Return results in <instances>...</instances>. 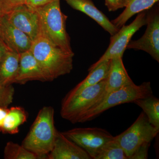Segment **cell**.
Listing matches in <instances>:
<instances>
[{
  "mask_svg": "<svg viewBox=\"0 0 159 159\" xmlns=\"http://www.w3.org/2000/svg\"><path fill=\"white\" fill-rule=\"evenodd\" d=\"M30 51L51 81L73 70L74 52L61 48L42 33L33 41Z\"/></svg>",
  "mask_w": 159,
  "mask_h": 159,
  "instance_id": "6da1fadb",
  "label": "cell"
},
{
  "mask_svg": "<svg viewBox=\"0 0 159 159\" xmlns=\"http://www.w3.org/2000/svg\"><path fill=\"white\" fill-rule=\"evenodd\" d=\"M54 115L52 107L44 106L41 109L22 142L23 146L40 159H47L54 146L57 131L54 125Z\"/></svg>",
  "mask_w": 159,
  "mask_h": 159,
  "instance_id": "7a4b0ae2",
  "label": "cell"
},
{
  "mask_svg": "<svg viewBox=\"0 0 159 159\" xmlns=\"http://www.w3.org/2000/svg\"><path fill=\"white\" fill-rule=\"evenodd\" d=\"M34 9L39 16L42 34L61 48L73 52L70 36L66 30L67 16L61 10L60 0H54Z\"/></svg>",
  "mask_w": 159,
  "mask_h": 159,
  "instance_id": "3957f363",
  "label": "cell"
},
{
  "mask_svg": "<svg viewBox=\"0 0 159 159\" xmlns=\"http://www.w3.org/2000/svg\"><path fill=\"white\" fill-rule=\"evenodd\" d=\"M106 78L88 87L68 99H62L60 115L72 123H80L84 114L103 100Z\"/></svg>",
  "mask_w": 159,
  "mask_h": 159,
  "instance_id": "277c9868",
  "label": "cell"
},
{
  "mask_svg": "<svg viewBox=\"0 0 159 159\" xmlns=\"http://www.w3.org/2000/svg\"><path fill=\"white\" fill-rule=\"evenodd\" d=\"M153 94L150 82L143 83L139 85L134 83L122 87L107 95L98 105L88 111L80 123L91 121L103 112L116 106L134 102Z\"/></svg>",
  "mask_w": 159,
  "mask_h": 159,
  "instance_id": "5b68a950",
  "label": "cell"
},
{
  "mask_svg": "<svg viewBox=\"0 0 159 159\" xmlns=\"http://www.w3.org/2000/svg\"><path fill=\"white\" fill-rule=\"evenodd\" d=\"M159 129L152 125L142 111L129 128L115 139L122 147L128 159L144 144L151 142L159 133Z\"/></svg>",
  "mask_w": 159,
  "mask_h": 159,
  "instance_id": "8992f818",
  "label": "cell"
},
{
  "mask_svg": "<svg viewBox=\"0 0 159 159\" xmlns=\"http://www.w3.org/2000/svg\"><path fill=\"white\" fill-rule=\"evenodd\" d=\"M62 133L93 159H96L102 148L115 137L105 129L97 127L74 128Z\"/></svg>",
  "mask_w": 159,
  "mask_h": 159,
  "instance_id": "52a82bcc",
  "label": "cell"
},
{
  "mask_svg": "<svg viewBox=\"0 0 159 159\" xmlns=\"http://www.w3.org/2000/svg\"><path fill=\"white\" fill-rule=\"evenodd\" d=\"M147 12L143 11L137 15L135 19L130 25L121 27L116 34L111 36L110 43L107 50L99 60L89 69V72L105 61L116 56L122 57L129 43L134 34L142 26L147 24Z\"/></svg>",
  "mask_w": 159,
  "mask_h": 159,
  "instance_id": "ba28073f",
  "label": "cell"
},
{
  "mask_svg": "<svg viewBox=\"0 0 159 159\" xmlns=\"http://www.w3.org/2000/svg\"><path fill=\"white\" fill-rule=\"evenodd\" d=\"M147 29L141 38L130 40L126 49L142 50L159 62V14L157 9L147 15Z\"/></svg>",
  "mask_w": 159,
  "mask_h": 159,
  "instance_id": "9c48e42d",
  "label": "cell"
},
{
  "mask_svg": "<svg viewBox=\"0 0 159 159\" xmlns=\"http://www.w3.org/2000/svg\"><path fill=\"white\" fill-rule=\"evenodd\" d=\"M3 16L14 27L29 36L32 41L41 34L40 21L37 11L26 4L16 7Z\"/></svg>",
  "mask_w": 159,
  "mask_h": 159,
  "instance_id": "30bf717a",
  "label": "cell"
},
{
  "mask_svg": "<svg viewBox=\"0 0 159 159\" xmlns=\"http://www.w3.org/2000/svg\"><path fill=\"white\" fill-rule=\"evenodd\" d=\"M0 38L9 50L19 54L29 51L33 42L29 36L11 25L4 16L0 20Z\"/></svg>",
  "mask_w": 159,
  "mask_h": 159,
  "instance_id": "8fae6325",
  "label": "cell"
},
{
  "mask_svg": "<svg viewBox=\"0 0 159 159\" xmlns=\"http://www.w3.org/2000/svg\"><path fill=\"white\" fill-rule=\"evenodd\" d=\"M31 80L51 81L29 50L20 54L19 68L14 83L24 84Z\"/></svg>",
  "mask_w": 159,
  "mask_h": 159,
  "instance_id": "7c38bea8",
  "label": "cell"
},
{
  "mask_svg": "<svg viewBox=\"0 0 159 159\" xmlns=\"http://www.w3.org/2000/svg\"><path fill=\"white\" fill-rule=\"evenodd\" d=\"M48 159H92L88 153L57 131L54 146Z\"/></svg>",
  "mask_w": 159,
  "mask_h": 159,
  "instance_id": "4fadbf2b",
  "label": "cell"
},
{
  "mask_svg": "<svg viewBox=\"0 0 159 159\" xmlns=\"http://www.w3.org/2000/svg\"><path fill=\"white\" fill-rule=\"evenodd\" d=\"M122 57L121 56H116L111 60L110 66L106 78L105 94L103 100L108 94L113 91L134 83L125 70Z\"/></svg>",
  "mask_w": 159,
  "mask_h": 159,
  "instance_id": "5bb4252c",
  "label": "cell"
},
{
  "mask_svg": "<svg viewBox=\"0 0 159 159\" xmlns=\"http://www.w3.org/2000/svg\"><path fill=\"white\" fill-rule=\"evenodd\" d=\"M68 5L75 10L85 13L108 32L111 36L119 31L105 14L98 9L92 0H64Z\"/></svg>",
  "mask_w": 159,
  "mask_h": 159,
  "instance_id": "9a60e30c",
  "label": "cell"
},
{
  "mask_svg": "<svg viewBox=\"0 0 159 159\" xmlns=\"http://www.w3.org/2000/svg\"><path fill=\"white\" fill-rule=\"evenodd\" d=\"M20 54L9 50L0 62V83L4 85L14 83L20 65Z\"/></svg>",
  "mask_w": 159,
  "mask_h": 159,
  "instance_id": "2e32d148",
  "label": "cell"
},
{
  "mask_svg": "<svg viewBox=\"0 0 159 159\" xmlns=\"http://www.w3.org/2000/svg\"><path fill=\"white\" fill-rule=\"evenodd\" d=\"M111 60L101 63L93 70L89 71L85 79L70 91L63 99H70L86 88L95 85L106 79L110 66Z\"/></svg>",
  "mask_w": 159,
  "mask_h": 159,
  "instance_id": "e0dca14e",
  "label": "cell"
},
{
  "mask_svg": "<svg viewBox=\"0 0 159 159\" xmlns=\"http://www.w3.org/2000/svg\"><path fill=\"white\" fill-rule=\"evenodd\" d=\"M159 0H125V9L111 23L119 29L131 17L137 13L150 9Z\"/></svg>",
  "mask_w": 159,
  "mask_h": 159,
  "instance_id": "ac0fdd59",
  "label": "cell"
},
{
  "mask_svg": "<svg viewBox=\"0 0 159 159\" xmlns=\"http://www.w3.org/2000/svg\"><path fill=\"white\" fill-rule=\"evenodd\" d=\"M27 117L26 112L22 107H12L9 109L0 131L10 134L18 133L19 128L27 121Z\"/></svg>",
  "mask_w": 159,
  "mask_h": 159,
  "instance_id": "d6986e66",
  "label": "cell"
},
{
  "mask_svg": "<svg viewBox=\"0 0 159 159\" xmlns=\"http://www.w3.org/2000/svg\"><path fill=\"white\" fill-rule=\"evenodd\" d=\"M134 103L143 110L149 122L159 129V99L153 94L145 98L137 99Z\"/></svg>",
  "mask_w": 159,
  "mask_h": 159,
  "instance_id": "ffe728a7",
  "label": "cell"
},
{
  "mask_svg": "<svg viewBox=\"0 0 159 159\" xmlns=\"http://www.w3.org/2000/svg\"><path fill=\"white\" fill-rule=\"evenodd\" d=\"M4 157L6 159H40L38 156L28 150L22 145L12 142L6 143L4 148Z\"/></svg>",
  "mask_w": 159,
  "mask_h": 159,
  "instance_id": "44dd1931",
  "label": "cell"
},
{
  "mask_svg": "<svg viewBox=\"0 0 159 159\" xmlns=\"http://www.w3.org/2000/svg\"><path fill=\"white\" fill-rule=\"evenodd\" d=\"M124 150L115 139L102 148L96 159H128Z\"/></svg>",
  "mask_w": 159,
  "mask_h": 159,
  "instance_id": "7402d4cb",
  "label": "cell"
},
{
  "mask_svg": "<svg viewBox=\"0 0 159 159\" xmlns=\"http://www.w3.org/2000/svg\"><path fill=\"white\" fill-rule=\"evenodd\" d=\"M14 94L12 85H4L0 83V107L8 108L13 101Z\"/></svg>",
  "mask_w": 159,
  "mask_h": 159,
  "instance_id": "603a6c76",
  "label": "cell"
},
{
  "mask_svg": "<svg viewBox=\"0 0 159 159\" xmlns=\"http://www.w3.org/2000/svg\"><path fill=\"white\" fill-rule=\"evenodd\" d=\"M27 0H2L0 14L6 15L16 7L26 4Z\"/></svg>",
  "mask_w": 159,
  "mask_h": 159,
  "instance_id": "cb8c5ba5",
  "label": "cell"
},
{
  "mask_svg": "<svg viewBox=\"0 0 159 159\" xmlns=\"http://www.w3.org/2000/svg\"><path fill=\"white\" fill-rule=\"evenodd\" d=\"M105 5L109 11H115L125 8V0H105Z\"/></svg>",
  "mask_w": 159,
  "mask_h": 159,
  "instance_id": "d4e9b609",
  "label": "cell"
},
{
  "mask_svg": "<svg viewBox=\"0 0 159 159\" xmlns=\"http://www.w3.org/2000/svg\"><path fill=\"white\" fill-rule=\"evenodd\" d=\"M54 0H27L26 5L31 8H35L46 5Z\"/></svg>",
  "mask_w": 159,
  "mask_h": 159,
  "instance_id": "484cf974",
  "label": "cell"
},
{
  "mask_svg": "<svg viewBox=\"0 0 159 159\" xmlns=\"http://www.w3.org/2000/svg\"><path fill=\"white\" fill-rule=\"evenodd\" d=\"M9 49L7 48L5 44L3 42L2 39L0 38V62L3 58V56L5 55L6 52L9 51Z\"/></svg>",
  "mask_w": 159,
  "mask_h": 159,
  "instance_id": "4316f807",
  "label": "cell"
},
{
  "mask_svg": "<svg viewBox=\"0 0 159 159\" xmlns=\"http://www.w3.org/2000/svg\"><path fill=\"white\" fill-rule=\"evenodd\" d=\"M9 109L0 107V128L2 126Z\"/></svg>",
  "mask_w": 159,
  "mask_h": 159,
  "instance_id": "83f0119b",
  "label": "cell"
},
{
  "mask_svg": "<svg viewBox=\"0 0 159 159\" xmlns=\"http://www.w3.org/2000/svg\"><path fill=\"white\" fill-rule=\"evenodd\" d=\"M2 16L0 14V20H1V19H2Z\"/></svg>",
  "mask_w": 159,
  "mask_h": 159,
  "instance_id": "f1b7e54d",
  "label": "cell"
},
{
  "mask_svg": "<svg viewBox=\"0 0 159 159\" xmlns=\"http://www.w3.org/2000/svg\"><path fill=\"white\" fill-rule=\"evenodd\" d=\"M2 0H0V7H1V3H2Z\"/></svg>",
  "mask_w": 159,
  "mask_h": 159,
  "instance_id": "f546056e",
  "label": "cell"
}]
</instances>
